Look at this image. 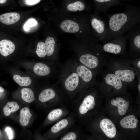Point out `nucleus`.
<instances>
[{"mask_svg":"<svg viewBox=\"0 0 140 140\" xmlns=\"http://www.w3.org/2000/svg\"><path fill=\"white\" fill-rule=\"evenodd\" d=\"M6 1L5 0H0V3L4 4L5 3Z\"/></svg>","mask_w":140,"mask_h":140,"instance_id":"obj_32","label":"nucleus"},{"mask_svg":"<svg viewBox=\"0 0 140 140\" xmlns=\"http://www.w3.org/2000/svg\"><path fill=\"white\" fill-rule=\"evenodd\" d=\"M60 27L62 30L68 33H75L80 29V27L78 24L68 19L63 21L60 24Z\"/></svg>","mask_w":140,"mask_h":140,"instance_id":"obj_16","label":"nucleus"},{"mask_svg":"<svg viewBox=\"0 0 140 140\" xmlns=\"http://www.w3.org/2000/svg\"><path fill=\"white\" fill-rule=\"evenodd\" d=\"M20 18V16L18 13H5L0 15V21L3 24L10 25L17 22Z\"/></svg>","mask_w":140,"mask_h":140,"instance_id":"obj_15","label":"nucleus"},{"mask_svg":"<svg viewBox=\"0 0 140 140\" xmlns=\"http://www.w3.org/2000/svg\"><path fill=\"white\" fill-rule=\"evenodd\" d=\"M58 76V82L71 97H74L78 92L86 89L75 70L73 61L64 63L61 67Z\"/></svg>","mask_w":140,"mask_h":140,"instance_id":"obj_3","label":"nucleus"},{"mask_svg":"<svg viewBox=\"0 0 140 140\" xmlns=\"http://www.w3.org/2000/svg\"><path fill=\"white\" fill-rule=\"evenodd\" d=\"M111 103L112 105L117 107L120 115H123L126 113L128 108L129 101H126L122 97H119L115 99H112Z\"/></svg>","mask_w":140,"mask_h":140,"instance_id":"obj_14","label":"nucleus"},{"mask_svg":"<svg viewBox=\"0 0 140 140\" xmlns=\"http://www.w3.org/2000/svg\"><path fill=\"white\" fill-rule=\"evenodd\" d=\"M37 24L36 20L33 18L28 19L24 26V29L25 31H28L30 28L36 25Z\"/></svg>","mask_w":140,"mask_h":140,"instance_id":"obj_28","label":"nucleus"},{"mask_svg":"<svg viewBox=\"0 0 140 140\" xmlns=\"http://www.w3.org/2000/svg\"><path fill=\"white\" fill-rule=\"evenodd\" d=\"M127 39L125 36L116 37L109 42L102 44L95 43L90 47L96 51L113 54L124 57L126 55Z\"/></svg>","mask_w":140,"mask_h":140,"instance_id":"obj_4","label":"nucleus"},{"mask_svg":"<svg viewBox=\"0 0 140 140\" xmlns=\"http://www.w3.org/2000/svg\"><path fill=\"white\" fill-rule=\"evenodd\" d=\"M32 115L29 108L27 107L23 108L20 110L19 122L23 126H26L29 124Z\"/></svg>","mask_w":140,"mask_h":140,"instance_id":"obj_19","label":"nucleus"},{"mask_svg":"<svg viewBox=\"0 0 140 140\" xmlns=\"http://www.w3.org/2000/svg\"><path fill=\"white\" fill-rule=\"evenodd\" d=\"M40 0H26L24 2L25 4L28 5H32L36 4L40 2Z\"/></svg>","mask_w":140,"mask_h":140,"instance_id":"obj_30","label":"nucleus"},{"mask_svg":"<svg viewBox=\"0 0 140 140\" xmlns=\"http://www.w3.org/2000/svg\"><path fill=\"white\" fill-rule=\"evenodd\" d=\"M45 43L46 55L48 56L52 55L55 49V41L54 38L51 37H48Z\"/></svg>","mask_w":140,"mask_h":140,"instance_id":"obj_22","label":"nucleus"},{"mask_svg":"<svg viewBox=\"0 0 140 140\" xmlns=\"http://www.w3.org/2000/svg\"></svg>","mask_w":140,"mask_h":140,"instance_id":"obj_33","label":"nucleus"},{"mask_svg":"<svg viewBox=\"0 0 140 140\" xmlns=\"http://www.w3.org/2000/svg\"><path fill=\"white\" fill-rule=\"evenodd\" d=\"M68 124V121L66 119H63L54 124L51 129L52 134V137L55 138L59 136L61 131L66 127Z\"/></svg>","mask_w":140,"mask_h":140,"instance_id":"obj_18","label":"nucleus"},{"mask_svg":"<svg viewBox=\"0 0 140 140\" xmlns=\"http://www.w3.org/2000/svg\"><path fill=\"white\" fill-rule=\"evenodd\" d=\"M4 91V89L3 88L0 86V98L1 97V93L3 92Z\"/></svg>","mask_w":140,"mask_h":140,"instance_id":"obj_31","label":"nucleus"},{"mask_svg":"<svg viewBox=\"0 0 140 140\" xmlns=\"http://www.w3.org/2000/svg\"><path fill=\"white\" fill-rule=\"evenodd\" d=\"M13 78L16 83L21 87L29 86L31 85L32 82L30 77L27 76L21 77L17 74L13 75Z\"/></svg>","mask_w":140,"mask_h":140,"instance_id":"obj_23","label":"nucleus"},{"mask_svg":"<svg viewBox=\"0 0 140 140\" xmlns=\"http://www.w3.org/2000/svg\"><path fill=\"white\" fill-rule=\"evenodd\" d=\"M92 18L91 24L96 38L103 44L109 42L110 40L108 34L107 24L96 13Z\"/></svg>","mask_w":140,"mask_h":140,"instance_id":"obj_7","label":"nucleus"},{"mask_svg":"<svg viewBox=\"0 0 140 140\" xmlns=\"http://www.w3.org/2000/svg\"><path fill=\"white\" fill-rule=\"evenodd\" d=\"M138 120L135 118V116L131 115L126 116L120 121L121 126L124 128L134 129L137 126Z\"/></svg>","mask_w":140,"mask_h":140,"instance_id":"obj_17","label":"nucleus"},{"mask_svg":"<svg viewBox=\"0 0 140 140\" xmlns=\"http://www.w3.org/2000/svg\"><path fill=\"white\" fill-rule=\"evenodd\" d=\"M100 125L101 129L107 138L112 139L116 137V128L110 120L108 118L102 119L101 121Z\"/></svg>","mask_w":140,"mask_h":140,"instance_id":"obj_10","label":"nucleus"},{"mask_svg":"<svg viewBox=\"0 0 140 140\" xmlns=\"http://www.w3.org/2000/svg\"><path fill=\"white\" fill-rule=\"evenodd\" d=\"M36 52L39 58H44L46 55L45 43L40 41L37 44Z\"/></svg>","mask_w":140,"mask_h":140,"instance_id":"obj_26","label":"nucleus"},{"mask_svg":"<svg viewBox=\"0 0 140 140\" xmlns=\"http://www.w3.org/2000/svg\"><path fill=\"white\" fill-rule=\"evenodd\" d=\"M56 64L51 65L41 62L36 63L33 68V71L36 75L40 77L49 76L52 74H58L59 72L56 68Z\"/></svg>","mask_w":140,"mask_h":140,"instance_id":"obj_9","label":"nucleus"},{"mask_svg":"<svg viewBox=\"0 0 140 140\" xmlns=\"http://www.w3.org/2000/svg\"><path fill=\"white\" fill-rule=\"evenodd\" d=\"M19 108L18 103L15 101L8 102L3 108V110L4 115L6 116L10 115L12 113L18 110Z\"/></svg>","mask_w":140,"mask_h":140,"instance_id":"obj_21","label":"nucleus"},{"mask_svg":"<svg viewBox=\"0 0 140 140\" xmlns=\"http://www.w3.org/2000/svg\"><path fill=\"white\" fill-rule=\"evenodd\" d=\"M58 140H80V139L77 132L71 131L64 135Z\"/></svg>","mask_w":140,"mask_h":140,"instance_id":"obj_27","label":"nucleus"},{"mask_svg":"<svg viewBox=\"0 0 140 140\" xmlns=\"http://www.w3.org/2000/svg\"><path fill=\"white\" fill-rule=\"evenodd\" d=\"M85 8L86 5L84 3L81 1H77L68 4L67 8L69 11L75 12L77 10L82 11Z\"/></svg>","mask_w":140,"mask_h":140,"instance_id":"obj_24","label":"nucleus"},{"mask_svg":"<svg viewBox=\"0 0 140 140\" xmlns=\"http://www.w3.org/2000/svg\"><path fill=\"white\" fill-rule=\"evenodd\" d=\"M95 104V98L91 94L86 95L83 99L79 109V113L84 114L88 111L93 109Z\"/></svg>","mask_w":140,"mask_h":140,"instance_id":"obj_12","label":"nucleus"},{"mask_svg":"<svg viewBox=\"0 0 140 140\" xmlns=\"http://www.w3.org/2000/svg\"><path fill=\"white\" fill-rule=\"evenodd\" d=\"M58 82L43 89L39 93L38 99L40 102L45 103L50 101L56 102L61 98Z\"/></svg>","mask_w":140,"mask_h":140,"instance_id":"obj_8","label":"nucleus"},{"mask_svg":"<svg viewBox=\"0 0 140 140\" xmlns=\"http://www.w3.org/2000/svg\"><path fill=\"white\" fill-rule=\"evenodd\" d=\"M106 66L126 86H136V77L140 75L131 64L130 59L110 57Z\"/></svg>","mask_w":140,"mask_h":140,"instance_id":"obj_2","label":"nucleus"},{"mask_svg":"<svg viewBox=\"0 0 140 140\" xmlns=\"http://www.w3.org/2000/svg\"><path fill=\"white\" fill-rule=\"evenodd\" d=\"M94 1L96 9V13L97 14L101 12H106L112 7L123 4L121 1L118 0H95Z\"/></svg>","mask_w":140,"mask_h":140,"instance_id":"obj_11","label":"nucleus"},{"mask_svg":"<svg viewBox=\"0 0 140 140\" xmlns=\"http://www.w3.org/2000/svg\"><path fill=\"white\" fill-rule=\"evenodd\" d=\"M125 35L129 41V50L125 56L127 58L133 59L140 57V25L139 23L128 31Z\"/></svg>","mask_w":140,"mask_h":140,"instance_id":"obj_5","label":"nucleus"},{"mask_svg":"<svg viewBox=\"0 0 140 140\" xmlns=\"http://www.w3.org/2000/svg\"><path fill=\"white\" fill-rule=\"evenodd\" d=\"M21 97L24 101L28 103H31L35 100L34 93L30 88H24L21 90Z\"/></svg>","mask_w":140,"mask_h":140,"instance_id":"obj_20","label":"nucleus"},{"mask_svg":"<svg viewBox=\"0 0 140 140\" xmlns=\"http://www.w3.org/2000/svg\"><path fill=\"white\" fill-rule=\"evenodd\" d=\"M63 113L62 110L58 108L52 110L47 115L48 119L50 121H53L60 117Z\"/></svg>","mask_w":140,"mask_h":140,"instance_id":"obj_25","label":"nucleus"},{"mask_svg":"<svg viewBox=\"0 0 140 140\" xmlns=\"http://www.w3.org/2000/svg\"><path fill=\"white\" fill-rule=\"evenodd\" d=\"M73 63L75 70L86 89L96 85L97 74L77 61H73Z\"/></svg>","mask_w":140,"mask_h":140,"instance_id":"obj_6","label":"nucleus"},{"mask_svg":"<svg viewBox=\"0 0 140 140\" xmlns=\"http://www.w3.org/2000/svg\"><path fill=\"white\" fill-rule=\"evenodd\" d=\"M15 46L11 40L3 39L0 41V53L4 57H7L14 51Z\"/></svg>","mask_w":140,"mask_h":140,"instance_id":"obj_13","label":"nucleus"},{"mask_svg":"<svg viewBox=\"0 0 140 140\" xmlns=\"http://www.w3.org/2000/svg\"><path fill=\"white\" fill-rule=\"evenodd\" d=\"M126 6V10L123 12L107 14L108 19V31L110 41L122 35L140 23V8L129 5Z\"/></svg>","mask_w":140,"mask_h":140,"instance_id":"obj_1","label":"nucleus"},{"mask_svg":"<svg viewBox=\"0 0 140 140\" xmlns=\"http://www.w3.org/2000/svg\"><path fill=\"white\" fill-rule=\"evenodd\" d=\"M5 131L8 136L9 140H11L13 138V133L11 128L9 126L5 128Z\"/></svg>","mask_w":140,"mask_h":140,"instance_id":"obj_29","label":"nucleus"}]
</instances>
